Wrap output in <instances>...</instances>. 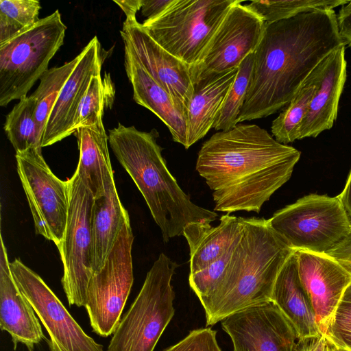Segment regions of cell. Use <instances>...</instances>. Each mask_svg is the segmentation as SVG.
Here are the masks:
<instances>
[{
	"mask_svg": "<svg viewBox=\"0 0 351 351\" xmlns=\"http://www.w3.org/2000/svg\"><path fill=\"white\" fill-rule=\"evenodd\" d=\"M69 182L66 228L57 246L63 264L62 285L69 306H84L93 275L91 213L94 196L75 171Z\"/></svg>",
	"mask_w": 351,
	"mask_h": 351,
	"instance_id": "9",
	"label": "cell"
},
{
	"mask_svg": "<svg viewBox=\"0 0 351 351\" xmlns=\"http://www.w3.org/2000/svg\"><path fill=\"white\" fill-rule=\"evenodd\" d=\"M237 241L226 253L207 267L197 272L189 274V283L190 287L199 298L202 305H204L213 294L222 279L229 265L234 247Z\"/></svg>",
	"mask_w": 351,
	"mask_h": 351,
	"instance_id": "33",
	"label": "cell"
},
{
	"mask_svg": "<svg viewBox=\"0 0 351 351\" xmlns=\"http://www.w3.org/2000/svg\"><path fill=\"white\" fill-rule=\"evenodd\" d=\"M254 62V53H252L239 64L236 78L213 125V128L217 131L229 130L239 123V115L251 80Z\"/></svg>",
	"mask_w": 351,
	"mask_h": 351,
	"instance_id": "31",
	"label": "cell"
},
{
	"mask_svg": "<svg viewBox=\"0 0 351 351\" xmlns=\"http://www.w3.org/2000/svg\"><path fill=\"white\" fill-rule=\"evenodd\" d=\"M340 350H341V349H340ZM340 351H346V350H341Z\"/></svg>",
	"mask_w": 351,
	"mask_h": 351,
	"instance_id": "42",
	"label": "cell"
},
{
	"mask_svg": "<svg viewBox=\"0 0 351 351\" xmlns=\"http://www.w3.org/2000/svg\"><path fill=\"white\" fill-rule=\"evenodd\" d=\"M124 66L138 104L156 114L168 128L174 142L187 147V128L184 114L171 95L160 86L128 51Z\"/></svg>",
	"mask_w": 351,
	"mask_h": 351,
	"instance_id": "20",
	"label": "cell"
},
{
	"mask_svg": "<svg viewBox=\"0 0 351 351\" xmlns=\"http://www.w3.org/2000/svg\"><path fill=\"white\" fill-rule=\"evenodd\" d=\"M66 26L58 10L0 45V106L27 95L63 45Z\"/></svg>",
	"mask_w": 351,
	"mask_h": 351,
	"instance_id": "6",
	"label": "cell"
},
{
	"mask_svg": "<svg viewBox=\"0 0 351 351\" xmlns=\"http://www.w3.org/2000/svg\"><path fill=\"white\" fill-rule=\"evenodd\" d=\"M80 58L62 87L48 118L42 147L51 145L75 134L80 104L93 76L101 73V45L94 36L80 53Z\"/></svg>",
	"mask_w": 351,
	"mask_h": 351,
	"instance_id": "17",
	"label": "cell"
},
{
	"mask_svg": "<svg viewBox=\"0 0 351 351\" xmlns=\"http://www.w3.org/2000/svg\"><path fill=\"white\" fill-rule=\"evenodd\" d=\"M321 72L320 62L308 76L285 108L273 121L271 130L278 142L287 145L298 140L299 129L317 89Z\"/></svg>",
	"mask_w": 351,
	"mask_h": 351,
	"instance_id": "26",
	"label": "cell"
},
{
	"mask_svg": "<svg viewBox=\"0 0 351 351\" xmlns=\"http://www.w3.org/2000/svg\"><path fill=\"white\" fill-rule=\"evenodd\" d=\"M272 229L293 250L326 253L348 234L351 225L337 197L311 194L276 212Z\"/></svg>",
	"mask_w": 351,
	"mask_h": 351,
	"instance_id": "8",
	"label": "cell"
},
{
	"mask_svg": "<svg viewBox=\"0 0 351 351\" xmlns=\"http://www.w3.org/2000/svg\"><path fill=\"white\" fill-rule=\"evenodd\" d=\"M6 247L1 236L0 328L29 351L45 338L39 319L31 304L18 288L12 274Z\"/></svg>",
	"mask_w": 351,
	"mask_h": 351,
	"instance_id": "18",
	"label": "cell"
},
{
	"mask_svg": "<svg viewBox=\"0 0 351 351\" xmlns=\"http://www.w3.org/2000/svg\"><path fill=\"white\" fill-rule=\"evenodd\" d=\"M124 12L126 17H136V12L141 9V0L114 1Z\"/></svg>",
	"mask_w": 351,
	"mask_h": 351,
	"instance_id": "41",
	"label": "cell"
},
{
	"mask_svg": "<svg viewBox=\"0 0 351 351\" xmlns=\"http://www.w3.org/2000/svg\"><path fill=\"white\" fill-rule=\"evenodd\" d=\"M345 46L338 47L321 62L319 85L299 129L298 140L316 137L333 126L346 80Z\"/></svg>",
	"mask_w": 351,
	"mask_h": 351,
	"instance_id": "19",
	"label": "cell"
},
{
	"mask_svg": "<svg viewBox=\"0 0 351 351\" xmlns=\"http://www.w3.org/2000/svg\"><path fill=\"white\" fill-rule=\"evenodd\" d=\"M129 221L130 220L128 210L120 200L114 181L107 186L103 195L94 198L92 207L91 231L94 274L103 267L121 230Z\"/></svg>",
	"mask_w": 351,
	"mask_h": 351,
	"instance_id": "24",
	"label": "cell"
},
{
	"mask_svg": "<svg viewBox=\"0 0 351 351\" xmlns=\"http://www.w3.org/2000/svg\"><path fill=\"white\" fill-rule=\"evenodd\" d=\"M343 45L334 10L306 12L265 25L239 123L286 106L316 66Z\"/></svg>",
	"mask_w": 351,
	"mask_h": 351,
	"instance_id": "2",
	"label": "cell"
},
{
	"mask_svg": "<svg viewBox=\"0 0 351 351\" xmlns=\"http://www.w3.org/2000/svg\"><path fill=\"white\" fill-rule=\"evenodd\" d=\"M18 174L33 217L36 233L61 242L69 208V182L58 178L46 163L41 149L30 148L15 155Z\"/></svg>",
	"mask_w": 351,
	"mask_h": 351,
	"instance_id": "11",
	"label": "cell"
},
{
	"mask_svg": "<svg viewBox=\"0 0 351 351\" xmlns=\"http://www.w3.org/2000/svg\"><path fill=\"white\" fill-rule=\"evenodd\" d=\"M174 0H141V9L145 21L153 20L161 15Z\"/></svg>",
	"mask_w": 351,
	"mask_h": 351,
	"instance_id": "38",
	"label": "cell"
},
{
	"mask_svg": "<svg viewBox=\"0 0 351 351\" xmlns=\"http://www.w3.org/2000/svg\"><path fill=\"white\" fill-rule=\"evenodd\" d=\"M233 351H293L296 332L272 301L256 304L221 321Z\"/></svg>",
	"mask_w": 351,
	"mask_h": 351,
	"instance_id": "15",
	"label": "cell"
},
{
	"mask_svg": "<svg viewBox=\"0 0 351 351\" xmlns=\"http://www.w3.org/2000/svg\"><path fill=\"white\" fill-rule=\"evenodd\" d=\"M133 241L129 221L103 267L93 275L88 285L84 307L93 331L103 337L112 335L117 327L133 285Z\"/></svg>",
	"mask_w": 351,
	"mask_h": 351,
	"instance_id": "10",
	"label": "cell"
},
{
	"mask_svg": "<svg viewBox=\"0 0 351 351\" xmlns=\"http://www.w3.org/2000/svg\"><path fill=\"white\" fill-rule=\"evenodd\" d=\"M339 348L325 334L298 339L293 351H340Z\"/></svg>",
	"mask_w": 351,
	"mask_h": 351,
	"instance_id": "36",
	"label": "cell"
},
{
	"mask_svg": "<svg viewBox=\"0 0 351 351\" xmlns=\"http://www.w3.org/2000/svg\"><path fill=\"white\" fill-rule=\"evenodd\" d=\"M326 253L351 268V229L343 240Z\"/></svg>",
	"mask_w": 351,
	"mask_h": 351,
	"instance_id": "39",
	"label": "cell"
},
{
	"mask_svg": "<svg viewBox=\"0 0 351 351\" xmlns=\"http://www.w3.org/2000/svg\"><path fill=\"white\" fill-rule=\"evenodd\" d=\"M236 0H174L159 16L141 23L163 49L191 68L202 60Z\"/></svg>",
	"mask_w": 351,
	"mask_h": 351,
	"instance_id": "7",
	"label": "cell"
},
{
	"mask_svg": "<svg viewBox=\"0 0 351 351\" xmlns=\"http://www.w3.org/2000/svg\"><path fill=\"white\" fill-rule=\"evenodd\" d=\"M235 68L194 86L186 114L187 147L202 138L213 127L227 94L238 73Z\"/></svg>",
	"mask_w": 351,
	"mask_h": 351,
	"instance_id": "23",
	"label": "cell"
},
{
	"mask_svg": "<svg viewBox=\"0 0 351 351\" xmlns=\"http://www.w3.org/2000/svg\"><path fill=\"white\" fill-rule=\"evenodd\" d=\"M80 58L79 53L75 58L63 65L49 69L40 77L38 86L31 95L36 101V120L42 140L53 106Z\"/></svg>",
	"mask_w": 351,
	"mask_h": 351,
	"instance_id": "28",
	"label": "cell"
},
{
	"mask_svg": "<svg viewBox=\"0 0 351 351\" xmlns=\"http://www.w3.org/2000/svg\"><path fill=\"white\" fill-rule=\"evenodd\" d=\"M298 274L321 332H324L347 287L351 268L326 253L295 251Z\"/></svg>",
	"mask_w": 351,
	"mask_h": 351,
	"instance_id": "16",
	"label": "cell"
},
{
	"mask_svg": "<svg viewBox=\"0 0 351 351\" xmlns=\"http://www.w3.org/2000/svg\"><path fill=\"white\" fill-rule=\"evenodd\" d=\"M337 197L351 225V171L343 191Z\"/></svg>",
	"mask_w": 351,
	"mask_h": 351,
	"instance_id": "40",
	"label": "cell"
},
{
	"mask_svg": "<svg viewBox=\"0 0 351 351\" xmlns=\"http://www.w3.org/2000/svg\"><path fill=\"white\" fill-rule=\"evenodd\" d=\"M324 333L339 349L351 351V284L344 291Z\"/></svg>",
	"mask_w": 351,
	"mask_h": 351,
	"instance_id": "34",
	"label": "cell"
},
{
	"mask_svg": "<svg viewBox=\"0 0 351 351\" xmlns=\"http://www.w3.org/2000/svg\"><path fill=\"white\" fill-rule=\"evenodd\" d=\"M337 21L339 32L345 45L351 47V1L341 6Z\"/></svg>",
	"mask_w": 351,
	"mask_h": 351,
	"instance_id": "37",
	"label": "cell"
},
{
	"mask_svg": "<svg viewBox=\"0 0 351 351\" xmlns=\"http://www.w3.org/2000/svg\"><path fill=\"white\" fill-rule=\"evenodd\" d=\"M76 134L80 159L76 171L92 192L94 198L105 193L114 181L108 151V136L104 125L79 128Z\"/></svg>",
	"mask_w": 351,
	"mask_h": 351,
	"instance_id": "25",
	"label": "cell"
},
{
	"mask_svg": "<svg viewBox=\"0 0 351 351\" xmlns=\"http://www.w3.org/2000/svg\"><path fill=\"white\" fill-rule=\"evenodd\" d=\"M242 1L236 0L216 31L202 60L190 68L193 85L225 71L238 68L254 53L265 23Z\"/></svg>",
	"mask_w": 351,
	"mask_h": 351,
	"instance_id": "13",
	"label": "cell"
},
{
	"mask_svg": "<svg viewBox=\"0 0 351 351\" xmlns=\"http://www.w3.org/2000/svg\"><path fill=\"white\" fill-rule=\"evenodd\" d=\"M178 267L164 253L159 255L121 318L106 351H154L175 313L171 280Z\"/></svg>",
	"mask_w": 351,
	"mask_h": 351,
	"instance_id": "5",
	"label": "cell"
},
{
	"mask_svg": "<svg viewBox=\"0 0 351 351\" xmlns=\"http://www.w3.org/2000/svg\"><path fill=\"white\" fill-rule=\"evenodd\" d=\"M271 301L291 323L298 339L321 332L311 300L300 279L295 251L287 260L276 278Z\"/></svg>",
	"mask_w": 351,
	"mask_h": 351,
	"instance_id": "21",
	"label": "cell"
},
{
	"mask_svg": "<svg viewBox=\"0 0 351 351\" xmlns=\"http://www.w3.org/2000/svg\"><path fill=\"white\" fill-rule=\"evenodd\" d=\"M216 335L217 332L210 328L193 330L183 339L164 351H222Z\"/></svg>",
	"mask_w": 351,
	"mask_h": 351,
	"instance_id": "35",
	"label": "cell"
},
{
	"mask_svg": "<svg viewBox=\"0 0 351 351\" xmlns=\"http://www.w3.org/2000/svg\"><path fill=\"white\" fill-rule=\"evenodd\" d=\"M300 154L260 126L239 123L202 144L195 169L213 191L215 211L259 213L290 179Z\"/></svg>",
	"mask_w": 351,
	"mask_h": 351,
	"instance_id": "1",
	"label": "cell"
},
{
	"mask_svg": "<svg viewBox=\"0 0 351 351\" xmlns=\"http://www.w3.org/2000/svg\"><path fill=\"white\" fill-rule=\"evenodd\" d=\"M243 219L227 213L216 226L210 221L185 226L182 235L190 249V274L207 267L235 243L243 230Z\"/></svg>",
	"mask_w": 351,
	"mask_h": 351,
	"instance_id": "22",
	"label": "cell"
},
{
	"mask_svg": "<svg viewBox=\"0 0 351 351\" xmlns=\"http://www.w3.org/2000/svg\"><path fill=\"white\" fill-rule=\"evenodd\" d=\"M117 159L143 196L163 241L181 236L192 222L215 221V211L194 204L169 171L154 131L143 132L118 123L108 130Z\"/></svg>",
	"mask_w": 351,
	"mask_h": 351,
	"instance_id": "3",
	"label": "cell"
},
{
	"mask_svg": "<svg viewBox=\"0 0 351 351\" xmlns=\"http://www.w3.org/2000/svg\"><path fill=\"white\" fill-rule=\"evenodd\" d=\"M36 101L31 95L19 100L7 114L4 130L16 153L41 149L42 138L36 120Z\"/></svg>",
	"mask_w": 351,
	"mask_h": 351,
	"instance_id": "27",
	"label": "cell"
},
{
	"mask_svg": "<svg viewBox=\"0 0 351 351\" xmlns=\"http://www.w3.org/2000/svg\"><path fill=\"white\" fill-rule=\"evenodd\" d=\"M40 9L36 0H0V45L36 24Z\"/></svg>",
	"mask_w": 351,
	"mask_h": 351,
	"instance_id": "32",
	"label": "cell"
},
{
	"mask_svg": "<svg viewBox=\"0 0 351 351\" xmlns=\"http://www.w3.org/2000/svg\"><path fill=\"white\" fill-rule=\"evenodd\" d=\"M242 233L226 271L202 305L206 325L261 303L271 301L276 278L295 252L272 229L269 219L243 218Z\"/></svg>",
	"mask_w": 351,
	"mask_h": 351,
	"instance_id": "4",
	"label": "cell"
},
{
	"mask_svg": "<svg viewBox=\"0 0 351 351\" xmlns=\"http://www.w3.org/2000/svg\"><path fill=\"white\" fill-rule=\"evenodd\" d=\"M114 88L108 74L104 79L101 73L93 77L80 104L75 120V129L103 126L106 108H110L114 99Z\"/></svg>",
	"mask_w": 351,
	"mask_h": 351,
	"instance_id": "29",
	"label": "cell"
},
{
	"mask_svg": "<svg viewBox=\"0 0 351 351\" xmlns=\"http://www.w3.org/2000/svg\"><path fill=\"white\" fill-rule=\"evenodd\" d=\"M347 0H280L252 1L244 4L265 23L270 24L310 11L334 10Z\"/></svg>",
	"mask_w": 351,
	"mask_h": 351,
	"instance_id": "30",
	"label": "cell"
},
{
	"mask_svg": "<svg viewBox=\"0 0 351 351\" xmlns=\"http://www.w3.org/2000/svg\"><path fill=\"white\" fill-rule=\"evenodd\" d=\"M120 32L124 50L171 95L186 118L194 93L191 67L159 45L136 17H126Z\"/></svg>",
	"mask_w": 351,
	"mask_h": 351,
	"instance_id": "14",
	"label": "cell"
},
{
	"mask_svg": "<svg viewBox=\"0 0 351 351\" xmlns=\"http://www.w3.org/2000/svg\"><path fill=\"white\" fill-rule=\"evenodd\" d=\"M13 278L49 336L51 351H105L87 335L42 278L18 258L10 262Z\"/></svg>",
	"mask_w": 351,
	"mask_h": 351,
	"instance_id": "12",
	"label": "cell"
}]
</instances>
